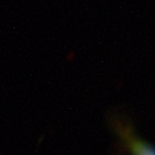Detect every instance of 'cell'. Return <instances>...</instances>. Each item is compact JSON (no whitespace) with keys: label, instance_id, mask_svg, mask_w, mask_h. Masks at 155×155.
<instances>
[{"label":"cell","instance_id":"cell-1","mask_svg":"<svg viewBox=\"0 0 155 155\" xmlns=\"http://www.w3.org/2000/svg\"><path fill=\"white\" fill-rule=\"evenodd\" d=\"M116 130L120 134L122 141L126 143L127 150L132 155H155V148L145 141L136 138L133 134L126 128L119 125H116Z\"/></svg>","mask_w":155,"mask_h":155}]
</instances>
